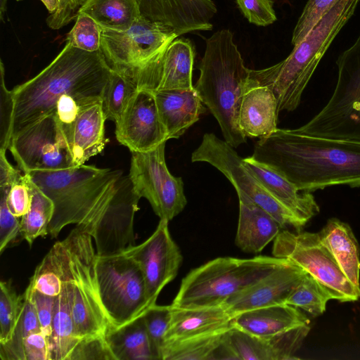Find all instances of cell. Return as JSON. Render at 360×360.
I'll return each mask as SVG.
<instances>
[{
  "label": "cell",
  "instance_id": "cell-7",
  "mask_svg": "<svg viewBox=\"0 0 360 360\" xmlns=\"http://www.w3.org/2000/svg\"><path fill=\"white\" fill-rule=\"evenodd\" d=\"M290 261L276 257H217L191 270L181 281L171 306H221L230 297Z\"/></svg>",
  "mask_w": 360,
  "mask_h": 360
},
{
  "label": "cell",
  "instance_id": "cell-8",
  "mask_svg": "<svg viewBox=\"0 0 360 360\" xmlns=\"http://www.w3.org/2000/svg\"><path fill=\"white\" fill-rule=\"evenodd\" d=\"M336 85L325 106L299 130L310 135L360 140V34L338 58Z\"/></svg>",
  "mask_w": 360,
  "mask_h": 360
},
{
  "label": "cell",
  "instance_id": "cell-19",
  "mask_svg": "<svg viewBox=\"0 0 360 360\" xmlns=\"http://www.w3.org/2000/svg\"><path fill=\"white\" fill-rule=\"evenodd\" d=\"M194 56L190 41L174 39L146 70L139 81V89L153 92L193 89Z\"/></svg>",
  "mask_w": 360,
  "mask_h": 360
},
{
  "label": "cell",
  "instance_id": "cell-47",
  "mask_svg": "<svg viewBox=\"0 0 360 360\" xmlns=\"http://www.w3.org/2000/svg\"><path fill=\"white\" fill-rule=\"evenodd\" d=\"M80 105L79 103L72 96L65 94L58 99L54 110L58 125L65 137L70 149L73 127Z\"/></svg>",
  "mask_w": 360,
  "mask_h": 360
},
{
  "label": "cell",
  "instance_id": "cell-29",
  "mask_svg": "<svg viewBox=\"0 0 360 360\" xmlns=\"http://www.w3.org/2000/svg\"><path fill=\"white\" fill-rule=\"evenodd\" d=\"M106 341L116 360H155L143 315L110 329Z\"/></svg>",
  "mask_w": 360,
  "mask_h": 360
},
{
  "label": "cell",
  "instance_id": "cell-48",
  "mask_svg": "<svg viewBox=\"0 0 360 360\" xmlns=\"http://www.w3.org/2000/svg\"><path fill=\"white\" fill-rule=\"evenodd\" d=\"M27 289L30 291L32 300L35 306L41 332L49 344L52 333L55 297L35 290L30 284Z\"/></svg>",
  "mask_w": 360,
  "mask_h": 360
},
{
  "label": "cell",
  "instance_id": "cell-52",
  "mask_svg": "<svg viewBox=\"0 0 360 360\" xmlns=\"http://www.w3.org/2000/svg\"><path fill=\"white\" fill-rule=\"evenodd\" d=\"M15 1H21V0H15ZM7 0H1V18H3L4 12L6 9L5 5L6 4Z\"/></svg>",
  "mask_w": 360,
  "mask_h": 360
},
{
  "label": "cell",
  "instance_id": "cell-46",
  "mask_svg": "<svg viewBox=\"0 0 360 360\" xmlns=\"http://www.w3.org/2000/svg\"><path fill=\"white\" fill-rule=\"evenodd\" d=\"M13 97L11 90H8L4 80V67L1 61L0 85V150L8 148L10 131L13 114Z\"/></svg>",
  "mask_w": 360,
  "mask_h": 360
},
{
  "label": "cell",
  "instance_id": "cell-24",
  "mask_svg": "<svg viewBox=\"0 0 360 360\" xmlns=\"http://www.w3.org/2000/svg\"><path fill=\"white\" fill-rule=\"evenodd\" d=\"M238 197L239 216L235 243L243 252L259 253L274 240L282 228L250 199L240 194Z\"/></svg>",
  "mask_w": 360,
  "mask_h": 360
},
{
  "label": "cell",
  "instance_id": "cell-32",
  "mask_svg": "<svg viewBox=\"0 0 360 360\" xmlns=\"http://www.w3.org/2000/svg\"><path fill=\"white\" fill-rule=\"evenodd\" d=\"M30 185L32 202L29 211L21 218L20 232L22 238L31 247L38 237H45L49 234L48 228L53 214L54 205L30 178Z\"/></svg>",
  "mask_w": 360,
  "mask_h": 360
},
{
  "label": "cell",
  "instance_id": "cell-41",
  "mask_svg": "<svg viewBox=\"0 0 360 360\" xmlns=\"http://www.w3.org/2000/svg\"><path fill=\"white\" fill-rule=\"evenodd\" d=\"M171 313V305L160 306L155 304L143 314L155 360H162L164 339L169 324Z\"/></svg>",
  "mask_w": 360,
  "mask_h": 360
},
{
  "label": "cell",
  "instance_id": "cell-28",
  "mask_svg": "<svg viewBox=\"0 0 360 360\" xmlns=\"http://www.w3.org/2000/svg\"><path fill=\"white\" fill-rule=\"evenodd\" d=\"M318 233L346 277L360 288L359 247L350 226L338 219L331 218Z\"/></svg>",
  "mask_w": 360,
  "mask_h": 360
},
{
  "label": "cell",
  "instance_id": "cell-21",
  "mask_svg": "<svg viewBox=\"0 0 360 360\" xmlns=\"http://www.w3.org/2000/svg\"><path fill=\"white\" fill-rule=\"evenodd\" d=\"M153 93L167 140L179 139L206 111L194 87L160 90Z\"/></svg>",
  "mask_w": 360,
  "mask_h": 360
},
{
  "label": "cell",
  "instance_id": "cell-6",
  "mask_svg": "<svg viewBox=\"0 0 360 360\" xmlns=\"http://www.w3.org/2000/svg\"><path fill=\"white\" fill-rule=\"evenodd\" d=\"M92 236L79 226L54 248L72 290V313L78 338L105 337L112 328L101 299Z\"/></svg>",
  "mask_w": 360,
  "mask_h": 360
},
{
  "label": "cell",
  "instance_id": "cell-22",
  "mask_svg": "<svg viewBox=\"0 0 360 360\" xmlns=\"http://www.w3.org/2000/svg\"><path fill=\"white\" fill-rule=\"evenodd\" d=\"M278 103L273 91L266 86L248 80L239 110V127L247 137L262 138L277 128Z\"/></svg>",
  "mask_w": 360,
  "mask_h": 360
},
{
  "label": "cell",
  "instance_id": "cell-35",
  "mask_svg": "<svg viewBox=\"0 0 360 360\" xmlns=\"http://www.w3.org/2000/svg\"><path fill=\"white\" fill-rule=\"evenodd\" d=\"M139 89L130 79L112 70L102 100L106 120L117 122Z\"/></svg>",
  "mask_w": 360,
  "mask_h": 360
},
{
  "label": "cell",
  "instance_id": "cell-15",
  "mask_svg": "<svg viewBox=\"0 0 360 360\" xmlns=\"http://www.w3.org/2000/svg\"><path fill=\"white\" fill-rule=\"evenodd\" d=\"M168 221L160 219L153 233L138 245L122 251L139 264L143 276L148 309L156 304L162 290L174 280L183 257L169 231Z\"/></svg>",
  "mask_w": 360,
  "mask_h": 360
},
{
  "label": "cell",
  "instance_id": "cell-53",
  "mask_svg": "<svg viewBox=\"0 0 360 360\" xmlns=\"http://www.w3.org/2000/svg\"><path fill=\"white\" fill-rule=\"evenodd\" d=\"M82 1H84L85 0H82Z\"/></svg>",
  "mask_w": 360,
  "mask_h": 360
},
{
  "label": "cell",
  "instance_id": "cell-38",
  "mask_svg": "<svg viewBox=\"0 0 360 360\" xmlns=\"http://www.w3.org/2000/svg\"><path fill=\"white\" fill-rule=\"evenodd\" d=\"M24 293L18 295L11 282L0 283V343L8 341L13 333L23 302Z\"/></svg>",
  "mask_w": 360,
  "mask_h": 360
},
{
  "label": "cell",
  "instance_id": "cell-13",
  "mask_svg": "<svg viewBox=\"0 0 360 360\" xmlns=\"http://www.w3.org/2000/svg\"><path fill=\"white\" fill-rule=\"evenodd\" d=\"M165 143L147 152H131L128 176L135 193L148 200L160 219L169 221L183 211L187 200L182 179L167 169Z\"/></svg>",
  "mask_w": 360,
  "mask_h": 360
},
{
  "label": "cell",
  "instance_id": "cell-34",
  "mask_svg": "<svg viewBox=\"0 0 360 360\" xmlns=\"http://www.w3.org/2000/svg\"><path fill=\"white\" fill-rule=\"evenodd\" d=\"M226 332L165 344L162 350V360H212Z\"/></svg>",
  "mask_w": 360,
  "mask_h": 360
},
{
  "label": "cell",
  "instance_id": "cell-39",
  "mask_svg": "<svg viewBox=\"0 0 360 360\" xmlns=\"http://www.w3.org/2000/svg\"><path fill=\"white\" fill-rule=\"evenodd\" d=\"M101 27L89 15L79 13L76 22L66 37V44L89 52L101 50Z\"/></svg>",
  "mask_w": 360,
  "mask_h": 360
},
{
  "label": "cell",
  "instance_id": "cell-42",
  "mask_svg": "<svg viewBox=\"0 0 360 360\" xmlns=\"http://www.w3.org/2000/svg\"><path fill=\"white\" fill-rule=\"evenodd\" d=\"M339 0H308L295 27L292 44H299Z\"/></svg>",
  "mask_w": 360,
  "mask_h": 360
},
{
  "label": "cell",
  "instance_id": "cell-31",
  "mask_svg": "<svg viewBox=\"0 0 360 360\" xmlns=\"http://www.w3.org/2000/svg\"><path fill=\"white\" fill-rule=\"evenodd\" d=\"M6 152L0 150V253L19 236L20 221L10 211L7 198L12 183L20 171L8 160Z\"/></svg>",
  "mask_w": 360,
  "mask_h": 360
},
{
  "label": "cell",
  "instance_id": "cell-4",
  "mask_svg": "<svg viewBox=\"0 0 360 360\" xmlns=\"http://www.w3.org/2000/svg\"><path fill=\"white\" fill-rule=\"evenodd\" d=\"M199 70L194 88L218 122L224 141L234 148L246 143L238 116L250 69L245 66L229 30H219L206 40Z\"/></svg>",
  "mask_w": 360,
  "mask_h": 360
},
{
  "label": "cell",
  "instance_id": "cell-16",
  "mask_svg": "<svg viewBox=\"0 0 360 360\" xmlns=\"http://www.w3.org/2000/svg\"><path fill=\"white\" fill-rule=\"evenodd\" d=\"M115 136L131 152H147L167 141L154 93L139 89L115 122Z\"/></svg>",
  "mask_w": 360,
  "mask_h": 360
},
{
  "label": "cell",
  "instance_id": "cell-49",
  "mask_svg": "<svg viewBox=\"0 0 360 360\" xmlns=\"http://www.w3.org/2000/svg\"><path fill=\"white\" fill-rule=\"evenodd\" d=\"M84 1L82 0H58V8L46 18L47 25L58 30L68 25L75 17Z\"/></svg>",
  "mask_w": 360,
  "mask_h": 360
},
{
  "label": "cell",
  "instance_id": "cell-36",
  "mask_svg": "<svg viewBox=\"0 0 360 360\" xmlns=\"http://www.w3.org/2000/svg\"><path fill=\"white\" fill-rule=\"evenodd\" d=\"M332 297L328 291L309 274L294 289L285 304L309 314L312 317L322 314Z\"/></svg>",
  "mask_w": 360,
  "mask_h": 360
},
{
  "label": "cell",
  "instance_id": "cell-23",
  "mask_svg": "<svg viewBox=\"0 0 360 360\" xmlns=\"http://www.w3.org/2000/svg\"><path fill=\"white\" fill-rule=\"evenodd\" d=\"M309 323L300 309L287 304L251 309L233 317L235 328L262 338H269Z\"/></svg>",
  "mask_w": 360,
  "mask_h": 360
},
{
  "label": "cell",
  "instance_id": "cell-1",
  "mask_svg": "<svg viewBox=\"0 0 360 360\" xmlns=\"http://www.w3.org/2000/svg\"><path fill=\"white\" fill-rule=\"evenodd\" d=\"M278 172L300 191L333 186L360 188V140L317 136L277 129L256 143L250 156Z\"/></svg>",
  "mask_w": 360,
  "mask_h": 360
},
{
  "label": "cell",
  "instance_id": "cell-12",
  "mask_svg": "<svg viewBox=\"0 0 360 360\" xmlns=\"http://www.w3.org/2000/svg\"><path fill=\"white\" fill-rule=\"evenodd\" d=\"M274 257L285 259L316 279L341 302L360 297V288L353 285L341 270L318 233H293L283 230L274 240Z\"/></svg>",
  "mask_w": 360,
  "mask_h": 360
},
{
  "label": "cell",
  "instance_id": "cell-9",
  "mask_svg": "<svg viewBox=\"0 0 360 360\" xmlns=\"http://www.w3.org/2000/svg\"><path fill=\"white\" fill-rule=\"evenodd\" d=\"M177 37L174 29L142 16L125 31L102 29L101 50L112 70L138 86L146 70Z\"/></svg>",
  "mask_w": 360,
  "mask_h": 360
},
{
  "label": "cell",
  "instance_id": "cell-30",
  "mask_svg": "<svg viewBox=\"0 0 360 360\" xmlns=\"http://www.w3.org/2000/svg\"><path fill=\"white\" fill-rule=\"evenodd\" d=\"M91 17L103 30L125 31L141 17L139 0H85L78 13Z\"/></svg>",
  "mask_w": 360,
  "mask_h": 360
},
{
  "label": "cell",
  "instance_id": "cell-45",
  "mask_svg": "<svg viewBox=\"0 0 360 360\" xmlns=\"http://www.w3.org/2000/svg\"><path fill=\"white\" fill-rule=\"evenodd\" d=\"M243 15L250 23L267 26L276 20L272 0H236Z\"/></svg>",
  "mask_w": 360,
  "mask_h": 360
},
{
  "label": "cell",
  "instance_id": "cell-11",
  "mask_svg": "<svg viewBox=\"0 0 360 360\" xmlns=\"http://www.w3.org/2000/svg\"><path fill=\"white\" fill-rule=\"evenodd\" d=\"M191 161L205 162L217 168L230 181L238 194L253 201L274 217L282 229L290 226L300 231L307 222L275 199L234 148L214 134H204L200 146L192 153Z\"/></svg>",
  "mask_w": 360,
  "mask_h": 360
},
{
  "label": "cell",
  "instance_id": "cell-44",
  "mask_svg": "<svg viewBox=\"0 0 360 360\" xmlns=\"http://www.w3.org/2000/svg\"><path fill=\"white\" fill-rule=\"evenodd\" d=\"M89 359L116 360L105 337L81 339L69 358V360Z\"/></svg>",
  "mask_w": 360,
  "mask_h": 360
},
{
  "label": "cell",
  "instance_id": "cell-51",
  "mask_svg": "<svg viewBox=\"0 0 360 360\" xmlns=\"http://www.w3.org/2000/svg\"><path fill=\"white\" fill-rule=\"evenodd\" d=\"M46 7L50 14L53 13L58 8V0H41Z\"/></svg>",
  "mask_w": 360,
  "mask_h": 360
},
{
  "label": "cell",
  "instance_id": "cell-3",
  "mask_svg": "<svg viewBox=\"0 0 360 360\" xmlns=\"http://www.w3.org/2000/svg\"><path fill=\"white\" fill-rule=\"evenodd\" d=\"M27 174L53 202L54 212L48 233L51 238L75 224L96 240L115 195L120 170L82 165L64 169Z\"/></svg>",
  "mask_w": 360,
  "mask_h": 360
},
{
  "label": "cell",
  "instance_id": "cell-26",
  "mask_svg": "<svg viewBox=\"0 0 360 360\" xmlns=\"http://www.w3.org/2000/svg\"><path fill=\"white\" fill-rule=\"evenodd\" d=\"M244 162L268 192L297 216L308 221L319 212L310 192L300 191L283 175L251 157L244 158Z\"/></svg>",
  "mask_w": 360,
  "mask_h": 360
},
{
  "label": "cell",
  "instance_id": "cell-20",
  "mask_svg": "<svg viewBox=\"0 0 360 360\" xmlns=\"http://www.w3.org/2000/svg\"><path fill=\"white\" fill-rule=\"evenodd\" d=\"M233 327V317L223 305L197 308L172 307L163 346L176 341L226 332Z\"/></svg>",
  "mask_w": 360,
  "mask_h": 360
},
{
  "label": "cell",
  "instance_id": "cell-25",
  "mask_svg": "<svg viewBox=\"0 0 360 360\" xmlns=\"http://www.w3.org/2000/svg\"><path fill=\"white\" fill-rule=\"evenodd\" d=\"M106 120L102 101L79 106L70 146L74 167L84 165L90 158L103 151L107 142L105 138Z\"/></svg>",
  "mask_w": 360,
  "mask_h": 360
},
{
  "label": "cell",
  "instance_id": "cell-10",
  "mask_svg": "<svg viewBox=\"0 0 360 360\" xmlns=\"http://www.w3.org/2000/svg\"><path fill=\"white\" fill-rule=\"evenodd\" d=\"M96 272L102 304L112 323L119 328L148 309L146 285L135 260L124 252L96 257Z\"/></svg>",
  "mask_w": 360,
  "mask_h": 360
},
{
  "label": "cell",
  "instance_id": "cell-50",
  "mask_svg": "<svg viewBox=\"0 0 360 360\" xmlns=\"http://www.w3.org/2000/svg\"><path fill=\"white\" fill-rule=\"evenodd\" d=\"M23 352L25 360H50L49 343L41 331L25 338Z\"/></svg>",
  "mask_w": 360,
  "mask_h": 360
},
{
  "label": "cell",
  "instance_id": "cell-33",
  "mask_svg": "<svg viewBox=\"0 0 360 360\" xmlns=\"http://www.w3.org/2000/svg\"><path fill=\"white\" fill-rule=\"evenodd\" d=\"M24 296L23 305L11 338L0 343L1 360H25L24 340L32 333L41 331L35 306L27 288Z\"/></svg>",
  "mask_w": 360,
  "mask_h": 360
},
{
  "label": "cell",
  "instance_id": "cell-40",
  "mask_svg": "<svg viewBox=\"0 0 360 360\" xmlns=\"http://www.w3.org/2000/svg\"><path fill=\"white\" fill-rule=\"evenodd\" d=\"M34 290L56 297L60 294L62 281L58 262L53 248L35 269L29 283Z\"/></svg>",
  "mask_w": 360,
  "mask_h": 360
},
{
  "label": "cell",
  "instance_id": "cell-2",
  "mask_svg": "<svg viewBox=\"0 0 360 360\" xmlns=\"http://www.w3.org/2000/svg\"><path fill=\"white\" fill-rule=\"evenodd\" d=\"M101 50L89 52L66 44L38 75L11 90L13 136L54 111L65 94L80 105L102 101L112 73Z\"/></svg>",
  "mask_w": 360,
  "mask_h": 360
},
{
  "label": "cell",
  "instance_id": "cell-14",
  "mask_svg": "<svg viewBox=\"0 0 360 360\" xmlns=\"http://www.w3.org/2000/svg\"><path fill=\"white\" fill-rule=\"evenodd\" d=\"M8 149L23 173L74 167L54 111L13 136Z\"/></svg>",
  "mask_w": 360,
  "mask_h": 360
},
{
  "label": "cell",
  "instance_id": "cell-27",
  "mask_svg": "<svg viewBox=\"0 0 360 360\" xmlns=\"http://www.w3.org/2000/svg\"><path fill=\"white\" fill-rule=\"evenodd\" d=\"M56 257L62 287L60 294L55 297L52 333L49 344L50 360H69L80 339L77 336L72 318L70 283L60 265L57 255Z\"/></svg>",
  "mask_w": 360,
  "mask_h": 360
},
{
  "label": "cell",
  "instance_id": "cell-17",
  "mask_svg": "<svg viewBox=\"0 0 360 360\" xmlns=\"http://www.w3.org/2000/svg\"><path fill=\"white\" fill-rule=\"evenodd\" d=\"M307 274L289 262L230 297L223 306L233 317L245 311L285 304Z\"/></svg>",
  "mask_w": 360,
  "mask_h": 360
},
{
  "label": "cell",
  "instance_id": "cell-5",
  "mask_svg": "<svg viewBox=\"0 0 360 360\" xmlns=\"http://www.w3.org/2000/svg\"><path fill=\"white\" fill-rule=\"evenodd\" d=\"M359 0H339L282 61L250 70V82L270 89L278 111H293L330 44L352 16Z\"/></svg>",
  "mask_w": 360,
  "mask_h": 360
},
{
  "label": "cell",
  "instance_id": "cell-43",
  "mask_svg": "<svg viewBox=\"0 0 360 360\" xmlns=\"http://www.w3.org/2000/svg\"><path fill=\"white\" fill-rule=\"evenodd\" d=\"M32 202V191L30 178L27 174H16L8 193L7 203L10 211L16 217H22L30 210Z\"/></svg>",
  "mask_w": 360,
  "mask_h": 360
},
{
  "label": "cell",
  "instance_id": "cell-18",
  "mask_svg": "<svg viewBox=\"0 0 360 360\" xmlns=\"http://www.w3.org/2000/svg\"><path fill=\"white\" fill-rule=\"evenodd\" d=\"M141 15L163 24L179 36L193 31L212 30L217 12L212 0H139Z\"/></svg>",
  "mask_w": 360,
  "mask_h": 360
},
{
  "label": "cell",
  "instance_id": "cell-37",
  "mask_svg": "<svg viewBox=\"0 0 360 360\" xmlns=\"http://www.w3.org/2000/svg\"><path fill=\"white\" fill-rule=\"evenodd\" d=\"M228 338L238 360H274L269 338L254 336L234 326L228 331Z\"/></svg>",
  "mask_w": 360,
  "mask_h": 360
}]
</instances>
